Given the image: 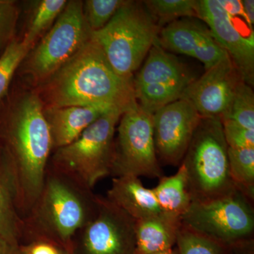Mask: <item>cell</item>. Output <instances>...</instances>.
I'll return each mask as SVG.
<instances>
[{"instance_id": "cell-1", "label": "cell", "mask_w": 254, "mask_h": 254, "mask_svg": "<svg viewBox=\"0 0 254 254\" xmlns=\"http://www.w3.org/2000/svg\"><path fill=\"white\" fill-rule=\"evenodd\" d=\"M0 151L14 180L23 218L39 196L53 152L43 103L36 91L9 98L0 107Z\"/></svg>"}, {"instance_id": "cell-2", "label": "cell", "mask_w": 254, "mask_h": 254, "mask_svg": "<svg viewBox=\"0 0 254 254\" xmlns=\"http://www.w3.org/2000/svg\"><path fill=\"white\" fill-rule=\"evenodd\" d=\"M35 91L43 108L106 105L125 112L136 102L133 80L113 69L92 38Z\"/></svg>"}, {"instance_id": "cell-3", "label": "cell", "mask_w": 254, "mask_h": 254, "mask_svg": "<svg viewBox=\"0 0 254 254\" xmlns=\"http://www.w3.org/2000/svg\"><path fill=\"white\" fill-rule=\"evenodd\" d=\"M99 195L49 165L41 193L23 218L21 245L47 241L70 254L73 237L96 215Z\"/></svg>"}, {"instance_id": "cell-4", "label": "cell", "mask_w": 254, "mask_h": 254, "mask_svg": "<svg viewBox=\"0 0 254 254\" xmlns=\"http://www.w3.org/2000/svg\"><path fill=\"white\" fill-rule=\"evenodd\" d=\"M160 29L143 1H125L109 23L93 32L91 38L113 69L122 77L133 80Z\"/></svg>"}, {"instance_id": "cell-5", "label": "cell", "mask_w": 254, "mask_h": 254, "mask_svg": "<svg viewBox=\"0 0 254 254\" xmlns=\"http://www.w3.org/2000/svg\"><path fill=\"white\" fill-rule=\"evenodd\" d=\"M228 145L220 118H201L182 163L192 202L204 201L237 190L229 171Z\"/></svg>"}, {"instance_id": "cell-6", "label": "cell", "mask_w": 254, "mask_h": 254, "mask_svg": "<svg viewBox=\"0 0 254 254\" xmlns=\"http://www.w3.org/2000/svg\"><path fill=\"white\" fill-rule=\"evenodd\" d=\"M124 112L102 115L69 144L53 152L48 165L88 190L110 176L117 125Z\"/></svg>"}, {"instance_id": "cell-7", "label": "cell", "mask_w": 254, "mask_h": 254, "mask_svg": "<svg viewBox=\"0 0 254 254\" xmlns=\"http://www.w3.org/2000/svg\"><path fill=\"white\" fill-rule=\"evenodd\" d=\"M91 34L83 16V1H68L53 26L23 60L21 73L39 86L76 55Z\"/></svg>"}, {"instance_id": "cell-8", "label": "cell", "mask_w": 254, "mask_h": 254, "mask_svg": "<svg viewBox=\"0 0 254 254\" xmlns=\"http://www.w3.org/2000/svg\"><path fill=\"white\" fill-rule=\"evenodd\" d=\"M253 203L238 190L214 199L193 201L181 224L228 247L254 239Z\"/></svg>"}, {"instance_id": "cell-9", "label": "cell", "mask_w": 254, "mask_h": 254, "mask_svg": "<svg viewBox=\"0 0 254 254\" xmlns=\"http://www.w3.org/2000/svg\"><path fill=\"white\" fill-rule=\"evenodd\" d=\"M110 176H164L155 151L153 114L133 103L122 115Z\"/></svg>"}, {"instance_id": "cell-10", "label": "cell", "mask_w": 254, "mask_h": 254, "mask_svg": "<svg viewBox=\"0 0 254 254\" xmlns=\"http://www.w3.org/2000/svg\"><path fill=\"white\" fill-rule=\"evenodd\" d=\"M135 222L99 195L96 215L76 232L70 254H136Z\"/></svg>"}, {"instance_id": "cell-11", "label": "cell", "mask_w": 254, "mask_h": 254, "mask_svg": "<svg viewBox=\"0 0 254 254\" xmlns=\"http://www.w3.org/2000/svg\"><path fill=\"white\" fill-rule=\"evenodd\" d=\"M201 117L190 102L179 99L153 115L155 151L160 165H180Z\"/></svg>"}, {"instance_id": "cell-12", "label": "cell", "mask_w": 254, "mask_h": 254, "mask_svg": "<svg viewBox=\"0 0 254 254\" xmlns=\"http://www.w3.org/2000/svg\"><path fill=\"white\" fill-rule=\"evenodd\" d=\"M241 81L240 72L227 55L192 81L180 99L190 102L201 118H220Z\"/></svg>"}, {"instance_id": "cell-13", "label": "cell", "mask_w": 254, "mask_h": 254, "mask_svg": "<svg viewBox=\"0 0 254 254\" xmlns=\"http://www.w3.org/2000/svg\"><path fill=\"white\" fill-rule=\"evenodd\" d=\"M198 19L207 26L217 43L225 50L242 80L254 84V36H244L218 0H197Z\"/></svg>"}, {"instance_id": "cell-14", "label": "cell", "mask_w": 254, "mask_h": 254, "mask_svg": "<svg viewBox=\"0 0 254 254\" xmlns=\"http://www.w3.org/2000/svg\"><path fill=\"white\" fill-rule=\"evenodd\" d=\"M114 110L118 109L106 105L43 108L53 151L75 141L95 120Z\"/></svg>"}, {"instance_id": "cell-15", "label": "cell", "mask_w": 254, "mask_h": 254, "mask_svg": "<svg viewBox=\"0 0 254 254\" xmlns=\"http://www.w3.org/2000/svg\"><path fill=\"white\" fill-rule=\"evenodd\" d=\"M106 198L136 221L163 215L153 190L138 177H114Z\"/></svg>"}, {"instance_id": "cell-16", "label": "cell", "mask_w": 254, "mask_h": 254, "mask_svg": "<svg viewBox=\"0 0 254 254\" xmlns=\"http://www.w3.org/2000/svg\"><path fill=\"white\" fill-rule=\"evenodd\" d=\"M214 40L208 27L195 18H183L168 23L160 30L158 37L159 44L165 50L197 60Z\"/></svg>"}, {"instance_id": "cell-17", "label": "cell", "mask_w": 254, "mask_h": 254, "mask_svg": "<svg viewBox=\"0 0 254 254\" xmlns=\"http://www.w3.org/2000/svg\"><path fill=\"white\" fill-rule=\"evenodd\" d=\"M195 79L187 66L175 55L162 48L157 40L133 78V88L150 84L191 83Z\"/></svg>"}, {"instance_id": "cell-18", "label": "cell", "mask_w": 254, "mask_h": 254, "mask_svg": "<svg viewBox=\"0 0 254 254\" xmlns=\"http://www.w3.org/2000/svg\"><path fill=\"white\" fill-rule=\"evenodd\" d=\"M180 220L164 215L135 222L136 254H153L176 246Z\"/></svg>"}, {"instance_id": "cell-19", "label": "cell", "mask_w": 254, "mask_h": 254, "mask_svg": "<svg viewBox=\"0 0 254 254\" xmlns=\"http://www.w3.org/2000/svg\"><path fill=\"white\" fill-rule=\"evenodd\" d=\"M23 224L14 180L0 151V237L21 245Z\"/></svg>"}, {"instance_id": "cell-20", "label": "cell", "mask_w": 254, "mask_h": 254, "mask_svg": "<svg viewBox=\"0 0 254 254\" xmlns=\"http://www.w3.org/2000/svg\"><path fill=\"white\" fill-rule=\"evenodd\" d=\"M158 185L152 189L165 216L180 220L191 203L186 169L180 164L178 170L172 176L159 179Z\"/></svg>"}, {"instance_id": "cell-21", "label": "cell", "mask_w": 254, "mask_h": 254, "mask_svg": "<svg viewBox=\"0 0 254 254\" xmlns=\"http://www.w3.org/2000/svg\"><path fill=\"white\" fill-rule=\"evenodd\" d=\"M229 171L237 190L254 201V148L228 147Z\"/></svg>"}, {"instance_id": "cell-22", "label": "cell", "mask_w": 254, "mask_h": 254, "mask_svg": "<svg viewBox=\"0 0 254 254\" xmlns=\"http://www.w3.org/2000/svg\"><path fill=\"white\" fill-rule=\"evenodd\" d=\"M190 83L150 84L134 87L135 98L143 110L153 115L160 108L180 99Z\"/></svg>"}, {"instance_id": "cell-23", "label": "cell", "mask_w": 254, "mask_h": 254, "mask_svg": "<svg viewBox=\"0 0 254 254\" xmlns=\"http://www.w3.org/2000/svg\"><path fill=\"white\" fill-rule=\"evenodd\" d=\"M66 0H41L37 1L31 21L21 41L33 49L40 36L52 27L67 4Z\"/></svg>"}, {"instance_id": "cell-24", "label": "cell", "mask_w": 254, "mask_h": 254, "mask_svg": "<svg viewBox=\"0 0 254 254\" xmlns=\"http://www.w3.org/2000/svg\"><path fill=\"white\" fill-rule=\"evenodd\" d=\"M220 120L254 130V93L252 86L244 81L238 83L230 105Z\"/></svg>"}, {"instance_id": "cell-25", "label": "cell", "mask_w": 254, "mask_h": 254, "mask_svg": "<svg viewBox=\"0 0 254 254\" xmlns=\"http://www.w3.org/2000/svg\"><path fill=\"white\" fill-rule=\"evenodd\" d=\"M143 4L160 28L180 18H198L197 0H148Z\"/></svg>"}, {"instance_id": "cell-26", "label": "cell", "mask_w": 254, "mask_h": 254, "mask_svg": "<svg viewBox=\"0 0 254 254\" xmlns=\"http://www.w3.org/2000/svg\"><path fill=\"white\" fill-rule=\"evenodd\" d=\"M178 254H227L228 247L197 233L181 224L176 242Z\"/></svg>"}, {"instance_id": "cell-27", "label": "cell", "mask_w": 254, "mask_h": 254, "mask_svg": "<svg viewBox=\"0 0 254 254\" xmlns=\"http://www.w3.org/2000/svg\"><path fill=\"white\" fill-rule=\"evenodd\" d=\"M30 50L15 38L0 56V100L7 95L11 80Z\"/></svg>"}, {"instance_id": "cell-28", "label": "cell", "mask_w": 254, "mask_h": 254, "mask_svg": "<svg viewBox=\"0 0 254 254\" xmlns=\"http://www.w3.org/2000/svg\"><path fill=\"white\" fill-rule=\"evenodd\" d=\"M125 2L124 0L83 1V16L92 33L104 28Z\"/></svg>"}, {"instance_id": "cell-29", "label": "cell", "mask_w": 254, "mask_h": 254, "mask_svg": "<svg viewBox=\"0 0 254 254\" xmlns=\"http://www.w3.org/2000/svg\"><path fill=\"white\" fill-rule=\"evenodd\" d=\"M18 16L16 1L0 0V56L15 38Z\"/></svg>"}, {"instance_id": "cell-30", "label": "cell", "mask_w": 254, "mask_h": 254, "mask_svg": "<svg viewBox=\"0 0 254 254\" xmlns=\"http://www.w3.org/2000/svg\"><path fill=\"white\" fill-rule=\"evenodd\" d=\"M221 122L224 136L229 148H254V130L247 129L232 122Z\"/></svg>"}, {"instance_id": "cell-31", "label": "cell", "mask_w": 254, "mask_h": 254, "mask_svg": "<svg viewBox=\"0 0 254 254\" xmlns=\"http://www.w3.org/2000/svg\"><path fill=\"white\" fill-rule=\"evenodd\" d=\"M227 254H254V239L228 246Z\"/></svg>"}, {"instance_id": "cell-32", "label": "cell", "mask_w": 254, "mask_h": 254, "mask_svg": "<svg viewBox=\"0 0 254 254\" xmlns=\"http://www.w3.org/2000/svg\"><path fill=\"white\" fill-rule=\"evenodd\" d=\"M218 1L219 4L221 5L222 8L232 18L234 15L235 16L241 15L245 18L242 1H234V0H218Z\"/></svg>"}, {"instance_id": "cell-33", "label": "cell", "mask_w": 254, "mask_h": 254, "mask_svg": "<svg viewBox=\"0 0 254 254\" xmlns=\"http://www.w3.org/2000/svg\"><path fill=\"white\" fill-rule=\"evenodd\" d=\"M0 254H23L21 245H15L0 237Z\"/></svg>"}, {"instance_id": "cell-34", "label": "cell", "mask_w": 254, "mask_h": 254, "mask_svg": "<svg viewBox=\"0 0 254 254\" xmlns=\"http://www.w3.org/2000/svg\"><path fill=\"white\" fill-rule=\"evenodd\" d=\"M244 14L247 22L251 26L254 23V0H244L242 1Z\"/></svg>"}, {"instance_id": "cell-35", "label": "cell", "mask_w": 254, "mask_h": 254, "mask_svg": "<svg viewBox=\"0 0 254 254\" xmlns=\"http://www.w3.org/2000/svg\"><path fill=\"white\" fill-rule=\"evenodd\" d=\"M153 254H178V252H177L176 246L173 249H170V250L163 251V252H158V253Z\"/></svg>"}]
</instances>
